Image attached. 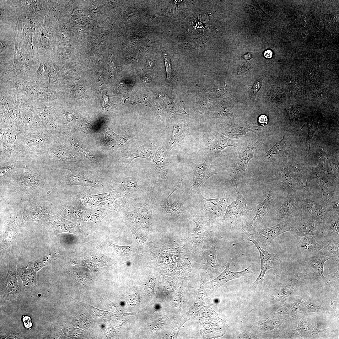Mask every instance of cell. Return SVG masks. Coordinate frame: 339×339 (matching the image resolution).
Masks as SVG:
<instances>
[{"instance_id":"obj_49","label":"cell","mask_w":339,"mask_h":339,"mask_svg":"<svg viewBox=\"0 0 339 339\" xmlns=\"http://www.w3.org/2000/svg\"><path fill=\"white\" fill-rule=\"evenodd\" d=\"M127 226L129 228L133 236L134 240L138 244H141L144 243L145 241V238L143 235L139 233L133 225L128 223Z\"/></svg>"},{"instance_id":"obj_45","label":"cell","mask_w":339,"mask_h":339,"mask_svg":"<svg viewBox=\"0 0 339 339\" xmlns=\"http://www.w3.org/2000/svg\"><path fill=\"white\" fill-rule=\"evenodd\" d=\"M106 136L107 141L112 144L118 145L123 144L126 143L128 140V139L125 137L117 135L110 131L107 132Z\"/></svg>"},{"instance_id":"obj_6","label":"cell","mask_w":339,"mask_h":339,"mask_svg":"<svg viewBox=\"0 0 339 339\" xmlns=\"http://www.w3.org/2000/svg\"><path fill=\"white\" fill-rule=\"evenodd\" d=\"M331 259L318 254L310 258H304L300 264V272L297 278L300 280L311 279L317 281L322 287L326 286L330 280L323 275L324 264Z\"/></svg>"},{"instance_id":"obj_63","label":"cell","mask_w":339,"mask_h":339,"mask_svg":"<svg viewBox=\"0 0 339 339\" xmlns=\"http://www.w3.org/2000/svg\"><path fill=\"white\" fill-rule=\"evenodd\" d=\"M64 112L67 120L68 121H71L73 118V115L71 113L66 111H64Z\"/></svg>"},{"instance_id":"obj_14","label":"cell","mask_w":339,"mask_h":339,"mask_svg":"<svg viewBox=\"0 0 339 339\" xmlns=\"http://www.w3.org/2000/svg\"><path fill=\"white\" fill-rule=\"evenodd\" d=\"M278 193L273 187L270 188L264 200L256 206L255 216L249 224L243 228V231L250 232L256 229L267 213L269 211H273L274 205L278 198Z\"/></svg>"},{"instance_id":"obj_60","label":"cell","mask_w":339,"mask_h":339,"mask_svg":"<svg viewBox=\"0 0 339 339\" xmlns=\"http://www.w3.org/2000/svg\"><path fill=\"white\" fill-rule=\"evenodd\" d=\"M23 321L24 323V325L26 328L30 327L32 325L31 321L30 319L29 316H25L23 319Z\"/></svg>"},{"instance_id":"obj_34","label":"cell","mask_w":339,"mask_h":339,"mask_svg":"<svg viewBox=\"0 0 339 339\" xmlns=\"http://www.w3.org/2000/svg\"><path fill=\"white\" fill-rule=\"evenodd\" d=\"M115 190L122 197L132 194L140 190L138 180L134 177L123 178L117 184Z\"/></svg>"},{"instance_id":"obj_23","label":"cell","mask_w":339,"mask_h":339,"mask_svg":"<svg viewBox=\"0 0 339 339\" xmlns=\"http://www.w3.org/2000/svg\"><path fill=\"white\" fill-rule=\"evenodd\" d=\"M189 166L192 169L194 173L193 183L191 187L192 191H199L201 186L207 179L217 173L216 168L207 161L198 164L191 162Z\"/></svg>"},{"instance_id":"obj_50","label":"cell","mask_w":339,"mask_h":339,"mask_svg":"<svg viewBox=\"0 0 339 339\" xmlns=\"http://www.w3.org/2000/svg\"><path fill=\"white\" fill-rule=\"evenodd\" d=\"M29 82L24 80L19 79L14 82L15 88L19 91L25 93L31 85Z\"/></svg>"},{"instance_id":"obj_11","label":"cell","mask_w":339,"mask_h":339,"mask_svg":"<svg viewBox=\"0 0 339 339\" xmlns=\"http://www.w3.org/2000/svg\"><path fill=\"white\" fill-rule=\"evenodd\" d=\"M290 222L283 220L271 227L256 229L250 232L244 231L246 234L251 236L263 249L266 250L276 237L284 233L290 232Z\"/></svg>"},{"instance_id":"obj_3","label":"cell","mask_w":339,"mask_h":339,"mask_svg":"<svg viewBox=\"0 0 339 339\" xmlns=\"http://www.w3.org/2000/svg\"><path fill=\"white\" fill-rule=\"evenodd\" d=\"M20 137L25 151L26 164L42 155L54 142L53 131L48 130L26 134L21 132Z\"/></svg>"},{"instance_id":"obj_42","label":"cell","mask_w":339,"mask_h":339,"mask_svg":"<svg viewBox=\"0 0 339 339\" xmlns=\"http://www.w3.org/2000/svg\"><path fill=\"white\" fill-rule=\"evenodd\" d=\"M315 312L324 313L327 314L330 313L328 311L318 303L304 299L300 308L301 317L308 313Z\"/></svg>"},{"instance_id":"obj_17","label":"cell","mask_w":339,"mask_h":339,"mask_svg":"<svg viewBox=\"0 0 339 339\" xmlns=\"http://www.w3.org/2000/svg\"><path fill=\"white\" fill-rule=\"evenodd\" d=\"M0 206H24L29 200L27 195L18 191L12 181L0 182Z\"/></svg>"},{"instance_id":"obj_36","label":"cell","mask_w":339,"mask_h":339,"mask_svg":"<svg viewBox=\"0 0 339 339\" xmlns=\"http://www.w3.org/2000/svg\"><path fill=\"white\" fill-rule=\"evenodd\" d=\"M304 299L287 302L281 306L276 314L288 315L294 318L301 317L300 308Z\"/></svg>"},{"instance_id":"obj_43","label":"cell","mask_w":339,"mask_h":339,"mask_svg":"<svg viewBox=\"0 0 339 339\" xmlns=\"http://www.w3.org/2000/svg\"><path fill=\"white\" fill-rule=\"evenodd\" d=\"M319 254L330 258L334 257L339 258V240L329 241L319 251Z\"/></svg>"},{"instance_id":"obj_32","label":"cell","mask_w":339,"mask_h":339,"mask_svg":"<svg viewBox=\"0 0 339 339\" xmlns=\"http://www.w3.org/2000/svg\"><path fill=\"white\" fill-rule=\"evenodd\" d=\"M201 256L203 263L206 265L209 272L218 274L221 271L222 269L217 261L215 245L214 244L209 249L201 252Z\"/></svg>"},{"instance_id":"obj_51","label":"cell","mask_w":339,"mask_h":339,"mask_svg":"<svg viewBox=\"0 0 339 339\" xmlns=\"http://www.w3.org/2000/svg\"><path fill=\"white\" fill-rule=\"evenodd\" d=\"M263 78H259L254 83L251 91V97L253 100H255L257 92L261 88Z\"/></svg>"},{"instance_id":"obj_56","label":"cell","mask_w":339,"mask_h":339,"mask_svg":"<svg viewBox=\"0 0 339 339\" xmlns=\"http://www.w3.org/2000/svg\"><path fill=\"white\" fill-rule=\"evenodd\" d=\"M258 122L260 126H266L268 122L267 117L264 115H261L258 117Z\"/></svg>"},{"instance_id":"obj_20","label":"cell","mask_w":339,"mask_h":339,"mask_svg":"<svg viewBox=\"0 0 339 339\" xmlns=\"http://www.w3.org/2000/svg\"><path fill=\"white\" fill-rule=\"evenodd\" d=\"M299 195L302 210L308 213L313 218L320 223H324L329 213L327 203L321 200L315 201L308 197Z\"/></svg>"},{"instance_id":"obj_22","label":"cell","mask_w":339,"mask_h":339,"mask_svg":"<svg viewBox=\"0 0 339 339\" xmlns=\"http://www.w3.org/2000/svg\"><path fill=\"white\" fill-rule=\"evenodd\" d=\"M235 259L234 258L231 261L228 262L225 265L224 270L216 278L207 283L208 287L211 291H216L219 287L230 280L245 277L248 273H253L252 265L241 271L234 272L230 271V265Z\"/></svg>"},{"instance_id":"obj_27","label":"cell","mask_w":339,"mask_h":339,"mask_svg":"<svg viewBox=\"0 0 339 339\" xmlns=\"http://www.w3.org/2000/svg\"><path fill=\"white\" fill-rule=\"evenodd\" d=\"M262 130L260 126L245 124L228 126L221 130L220 132L225 136L233 139L240 138L249 132H254L260 137Z\"/></svg>"},{"instance_id":"obj_9","label":"cell","mask_w":339,"mask_h":339,"mask_svg":"<svg viewBox=\"0 0 339 339\" xmlns=\"http://www.w3.org/2000/svg\"><path fill=\"white\" fill-rule=\"evenodd\" d=\"M290 146L286 147L283 159L275 174V184L278 193L286 196L297 193L296 186L293 183L288 165V154Z\"/></svg>"},{"instance_id":"obj_35","label":"cell","mask_w":339,"mask_h":339,"mask_svg":"<svg viewBox=\"0 0 339 339\" xmlns=\"http://www.w3.org/2000/svg\"><path fill=\"white\" fill-rule=\"evenodd\" d=\"M137 158L151 160L153 158V153L150 146L143 145L137 148H130L127 157V165H129L134 159Z\"/></svg>"},{"instance_id":"obj_10","label":"cell","mask_w":339,"mask_h":339,"mask_svg":"<svg viewBox=\"0 0 339 339\" xmlns=\"http://www.w3.org/2000/svg\"><path fill=\"white\" fill-rule=\"evenodd\" d=\"M156 195L152 194L139 207L131 211H125V216L130 224L148 230L153 218L152 210Z\"/></svg>"},{"instance_id":"obj_58","label":"cell","mask_w":339,"mask_h":339,"mask_svg":"<svg viewBox=\"0 0 339 339\" xmlns=\"http://www.w3.org/2000/svg\"><path fill=\"white\" fill-rule=\"evenodd\" d=\"M109 70V73L111 75H114L116 73V66L112 61L110 62Z\"/></svg>"},{"instance_id":"obj_31","label":"cell","mask_w":339,"mask_h":339,"mask_svg":"<svg viewBox=\"0 0 339 339\" xmlns=\"http://www.w3.org/2000/svg\"><path fill=\"white\" fill-rule=\"evenodd\" d=\"M191 220L196 224L195 231L183 240H186L191 242L192 245V252L194 254L198 253L200 252L202 248L206 231L203 225L197 219Z\"/></svg>"},{"instance_id":"obj_30","label":"cell","mask_w":339,"mask_h":339,"mask_svg":"<svg viewBox=\"0 0 339 339\" xmlns=\"http://www.w3.org/2000/svg\"><path fill=\"white\" fill-rule=\"evenodd\" d=\"M76 193L73 195L70 192L74 204L79 208L85 210L97 206L89 189L86 187H80Z\"/></svg>"},{"instance_id":"obj_59","label":"cell","mask_w":339,"mask_h":339,"mask_svg":"<svg viewBox=\"0 0 339 339\" xmlns=\"http://www.w3.org/2000/svg\"><path fill=\"white\" fill-rule=\"evenodd\" d=\"M338 300L337 299V298L335 299L334 300L331 301L330 305L336 311V313L338 316V317L339 318V312L337 310V304Z\"/></svg>"},{"instance_id":"obj_25","label":"cell","mask_w":339,"mask_h":339,"mask_svg":"<svg viewBox=\"0 0 339 339\" xmlns=\"http://www.w3.org/2000/svg\"><path fill=\"white\" fill-rule=\"evenodd\" d=\"M312 177L320 186L322 194L321 201L327 202L335 195L339 194V188L335 186L326 176L317 167H312Z\"/></svg>"},{"instance_id":"obj_57","label":"cell","mask_w":339,"mask_h":339,"mask_svg":"<svg viewBox=\"0 0 339 339\" xmlns=\"http://www.w3.org/2000/svg\"><path fill=\"white\" fill-rule=\"evenodd\" d=\"M240 337L242 338L245 339H258L257 337L250 334L249 332H243L241 334Z\"/></svg>"},{"instance_id":"obj_8","label":"cell","mask_w":339,"mask_h":339,"mask_svg":"<svg viewBox=\"0 0 339 339\" xmlns=\"http://www.w3.org/2000/svg\"><path fill=\"white\" fill-rule=\"evenodd\" d=\"M229 182L237 193V198L228 206L223 218L225 220L234 221L250 212L255 211L257 206L247 201L243 197L238 189L235 179L232 178Z\"/></svg>"},{"instance_id":"obj_39","label":"cell","mask_w":339,"mask_h":339,"mask_svg":"<svg viewBox=\"0 0 339 339\" xmlns=\"http://www.w3.org/2000/svg\"><path fill=\"white\" fill-rule=\"evenodd\" d=\"M170 151L166 147L158 150L156 153L153 161L157 166L166 175L169 165L168 155Z\"/></svg>"},{"instance_id":"obj_61","label":"cell","mask_w":339,"mask_h":339,"mask_svg":"<svg viewBox=\"0 0 339 339\" xmlns=\"http://www.w3.org/2000/svg\"><path fill=\"white\" fill-rule=\"evenodd\" d=\"M272 52L270 50L266 51L264 52V56L266 58H270L272 56Z\"/></svg>"},{"instance_id":"obj_62","label":"cell","mask_w":339,"mask_h":339,"mask_svg":"<svg viewBox=\"0 0 339 339\" xmlns=\"http://www.w3.org/2000/svg\"><path fill=\"white\" fill-rule=\"evenodd\" d=\"M339 258L336 259V263L337 266V272L334 273H332L329 274V275L334 276L337 278H339Z\"/></svg>"},{"instance_id":"obj_18","label":"cell","mask_w":339,"mask_h":339,"mask_svg":"<svg viewBox=\"0 0 339 339\" xmlns=\"http://www.w3.org/2000/svg\"><path fill=\"white\" fill-rule=\"evenodd\" d=\"M23 217L26 221L39 222L51 210L39 196L29 197L24 205Z\"/></svg>"},{"instance_id":"obj_44","label":"cell","mask_w":339,"mask_h":339,"mask_svg":"<svg viewBox=\"0 0 339 339\" xmlns=\"http://www.w3.org/2000/svg\"><path fill=\"white\" fill-rule=\"evenodd\" d=\"M286 141V138L284 136L281 140L277 142L269 150L264 152V157L266 159H270L278 155L283 152Z\"/></svg>"},{"instance_id":"obj_2","label":"cell","mask_w":339,"mask_h":339,"mask_svg":"<svg viewBox=\"0 0 339 339\" xmlns=\"http://www.w3.org/2000/svg\"><path fill=\"white\" fill-rule=\"evenodd\" d=\"M21 132L8 128L0 130V167L18 162L25 163L26 157Z\"/></svg>"},{"instance_id":"obj_37","label":"cell","mask_w":339,"mask_h":339,"mask_svg":"<svg viewBox=\"0 0 339 339\" xmlns=\"http://www.w3.org/2000/svg\"><path fill=\"white\" fill-rule=\"evenodd\" d=\"M186 128V126L184 124H175L174 125L171 138L166 146L170 151L174 147L183 140L184 133Z\"/></svg>"},{"instance_id":"obj_24","label":"cell","mask_w":339,"mask_h":339,"mask_svg":"<svg viewBox=\"0 0 339 339\" xmlns=\"http://www.w3.org/2000/svg\"><path fill=\"white\" fill-rule=\"evenodd\" d=\"M288 165L290 175L296 182L297 194L301 196L308 197L310 192L311 184L303 170L299 164L293 161H288Z\"/></svg>"},{"instance_id":"obj_13","label":"cell","mask_w":339,"mask_h":339,"mask_svg":"<svg viewBox=\"0 0 339 339\" xmlns=\"http://www.w3.org/2000/svg\"><path fill=\"white\" fill-rule=\"evenodd\" d=\"M300 237L296 245V250L304 258L311 257L319 254V251L328 242L320 233Z\"/></svg>"},{"instance_id":"obj_64","label":"cell","mask_w":339,"mask_h":339,"mask_svg":"<svg viewBox=\"0 0 339 339\" xmlns=\"http://www.w3.org/2000/svg\"><path fill=\"white\" fill-rule=\"evenodd\" d=\"M252 55L249 53H248L245 55L243 56V58L246 60H249L252 58Z\"/></svg>"},{"instance_id":"obj_46","label":"cell","mask_w":339,"mask_h":339,"mask_svg":"<svg viewBox=\"0 0 339 339\" xmlns=\"http://www.w3.org/2000/svg\"><path fill=\"white\" fill-rule=\"evenodd\" d=\"M51 257L49 254H46L42 258L34 263V267L37 272L44 266L49 264L51 261Z\"/></svg>"},{"instance_id":"obj_16","label":"cell","mask_w":339,"mask_h":339,"mask_svg":"<svg viewBox=\"0 0 339 339\" xmlns=\"http://www.w3.org/2000/svg\"><path fill=\"white\" fill-rule=\"evenodd\" d=\"M303 211L299 195L296 193L286 196L283 203L278 209L272 211V214L276 218L289 222L300 215Z\"/></svg>"},{"instance_id":"obj_54","label":"cell","mask_w":339,"mask_h":339,"mask_svg":"<svg viewBox=\"0 0 339 339\" xmlns=\"http://www.w3.org/2000/svg\"><path fill=\"white\" fill-rule=\"evenodd\" d=\"M115 249L121 253L127 254L130 253L131 251V246H120L112 244Z\"/></svg>"},{"instance_id":"obj_33","label":"cell","mask_w":339,"mask_h":339,"mask_svg":"<svg viewBox=\"0 0 339 339\" xmlns=\"http://www.w3.org/2000/svg\"><path fill=\"white\" fill-rule=\"evenodd\" d=\"M36 273L33 262H29L24 267L17 268V274L20 277L26 290L31 289L35 286Z\"/></svg>"},{"instance_id":"obj_38","label":"cell","mask_w":339,"mask_h":339,"mask_svg":"<svg viewBox=\"0 0 339 339\" xmlns=\"http://www.w3.org/2000/svg\"><path fill=\"white\" fill-rule=\"evenodd\" d=\"M169 195L165 199L160 203V206L161 209L165 213L170 214H181L185 211L186 208L183 204L180 201H176L173 203H170L168 201Z\"/></svg>"},{"instance_id":"obj_48","label":"cell","mask_w":339,"mask_h":339,"mask_svg":"<svg viewBox=\"0 0 339 339\" xmlns=\"http://www.w3.org/2000/svg\"><path fill=\"white\" fill-rule=\"evenodd\" d=\"M308 129V133L306 138V143L309 145L308 153H309L310 149V144L312 138L315 132L318 129V126L316 124H309L307 125Z\"/></svg>"},{"instance_id":"obj_47","label":"cell","mask_w":339,"mask_h":339,"mask_svg":"<svg viewBox=\"0 0 339 339\" xmlns=\"http://www.w3.org/2000/svg\"><path fill=\"white\" fill-rule=\"evenodd\" d=\"M326 202L329 212H339V194L335 195Z\"/></svg>"},{"instance_id":"obj_40","label":"cell","mask_w":339,"mask_h":339,"mask_svg":"<svg viewBox=\"0 0 339 339\" xmlns=\"http://www.w3.org/2000/svg\"><path fill=\"white\" fill-rule=\"evenodd\" d=\"M24 162H18L0 167V182L11 181L13 174L19 168L26 166Z\"/></svg>"},{"instance_id":"obj_15","label":"cell","mask_w":339,"mask_h":339,"mask_svg":"<svg viewBox=\"0 0 339 339\" xmlns=\"http://www.w3.org/2000/svg\"><path fill=\"white\" fill-rule=\"evenodd\" d=\"M16 266V261H10L6 277L1 278V297L4 300L14 299L19 293V288L16 277L17 274Z\"/></svg>"},{"instance_id":"obj_28","label":"cell","mask_w":339,"mask_h":339,"mask_svg":"<svg viewBox=\"0 0 339 339\" xmlns=\"http://www.w3.org/2000/svg\"><path fill=\"white\" fill-rule=\"evenodd\" d=\"M330 331V328L320 329L308 320L301 321L294 330L290 331V334L296 335L302 337H315L321 334L326 333Z\"/></svg>"},{"instance_id":"obj_52","label":"cell","mask_w":339,"mask_h":339,"mask_svg":"<svg viewBox=\"0 0 339 339\" xmlns=\"http://www.w3.org/2000/svg\"><path fill=\"white\" fill-rule=\"evenodd\" d=\"M251 70L250 64L247 62L243 63L239 66L237 70V73L239 75L247 73Z\"/></svg>"},{"instance_id":"obj_26","label":"cell","mask_w":339,"mask_h":339,"mask_svg":"<svg viewBox=\"0 0 339 339\" xmlns=\"http://www.w3.org/2000/svg\"><path fill=\"white\" fill-rule=\"evenodd\" d=\"M328 242L339 240V212H330L319 233Z\"/></svg>"},{"instance_id":"obj_19","label":"cell","mask_w":339,"mask_h":339,"mask_svg":"<svg viewBox=\"0 0 339 339\" xmlns=\"http://www.w3.org/2000/svg\"><path fill=\"white\" fill-rule=\"evenodd\" d=\"M92 195L97 206L117 212L125 211L128 208L124 199L115 190Z\"/></svg>"},{"instance_id":"obj_1","label":"cell","mask_w":339,"mask_h":339,"mask_svg":"<svg viewBox=\"0 0 339 339\" xmlns=\"http://www.w3.org/2000/svg\"><path fill=\"white\" fill-rule=\"evenodd\" d=\"M45 179L47 186L59 191H67L74 186L90 187L102 191L107 187V183L98 177L71 171L60 175L51 170L46 173Z\"/></svg>"},{"instance_id":"obj_4","label":"cell","mask_w":339,"mask_h":339,"mask_svg":"<svg viewBox=\"0 0 339 339\" xmlns=\"http://www.w3.org/2000/svg\"><path fill=\"white\" fill-rule=\"evenodd\" d=\"M11 181L18 191L29 197L39 196L45 185L44 178L26 165L19 169L13 174Z\"/></svg>"},{"instance_id":"obj_41","label":"cell","mask_w":339,"mask_h":339,"mask_svg":"<svg viewBox=\"0 0 339 339\" xmlns=\"http://www.w3.org/2000/svg\"><path fill=\"white\" fill-rule=\"evenodd\" d=\"M200 283L199 291L195 302L194 306L195 307H199V305H202L203 304L208 302L209 299H211L207 294L206 289V282L207 279L206 272L204 270L200 271Z\"/></svg>"},{"instance_id":"obj_7","label":"cell","mask_w":339,"mask_h":339,"mask_svg":"<svg viewBox=\"0 0 339 339\" xmlns=\"http://www.w3.org/2000/svg\"><path fill=\"white\" fill-rule=\"evenodd\" d=\"M246 235L248 236L247 240L252 242L257 248L260 256V272L256 280L253 283V286L257 288L262 285L265 274L269 270L273 269L274 275L279 273L281 257L279 254H270L266 250L263 249L251 236Z\"/></svg>"},{"instance_id":"obj_29","label":"cell","mask_w":339,"mask_h":339,"mask_svg":"<svg viewBox=\"0 0 339 339\" xmlns=\"http://www.w3.org/2000/svg\"><path fill=\"white\" fill-rule=\"evenodd\" d=\"M240 144L239 141L228 138L221 133H216L209 139V147L211 150L220 154L226 147L231 146L238 148Z\"/></svg>"},{"instance_id":"obj_12","label":"cell","mask_w":339,"mask_h":339,"mask_svg":"<svg viewBox=\"0 0 339 339\" xmlns=\"http://www.w3.org/2000/svg\"><path fill=\"white\" fill-rule=\"evenodd\" d=\"M290 232L295 237H301L319 234L321 223L315 220L308 213L303 211L300 215L289 222Z\"/></svg>"},{"instance_id":"obj_5","label":"cell","mask_w":339,"mask_h":339,"mask_svg":"<svg viewBox=\"0 0 339 339\" xmlns=\"http://www.w3.org/2000/svg\"><path fill=\"white\" fill-rule=\"evenodd\" d=\"M260 143L259 139L252 138L240 143L234 154L231 163L232 178L237 180H241L245 177V171L248 163L259 148Z\"/></svg>"},{"instance_id":"obj_55","label":"cell","mask_w":339,"mask_h":339,"mask_svg":"<svg viewBox=\"0 0 339 339\" xmlns=\"http://www.w3.org/2000/svg\"><path fill=\"white\" fill-rule=\"evenodd\" d=\"M46 64L44 63H41L36 71L37 74L40 76L44 75L46 73Z\"/></svg>"},{"instance_id":"obj_53","label":"cell","mask_w":339,"mask_h":339,"mask_svg":"<svg viewBox=\"0 0 339 339\" xmlns=\"http://www.w3.org/2000/svg\"><path fill=\"white\" fill-rule=\"evenodd\" d=\"M164 57L165 64L168 80L171 78L172 69L170 59L167 54H164Z\"/></svg>"},{"instance_id":"obj_21","label":"cell","mask_w":339,"mask_h":339,"mask_svg":"<svg viewBox=\"0 0 339 339\" xmlns=\"http://www.w3.org/2000/svg\"><path fill=\"white\" fill-rule=\"evenodd\" d=\"M192 192L196 194H194L198 198V203H201V205L202 206V209L213 218L218 217L225 213L229 203L227 198L207 199L202 196L200 190Z\"/></svg>"}]
</instances>
